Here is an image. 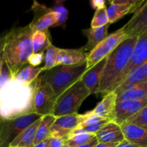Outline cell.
I'll return each mask as SVG.
<instances>
[{"instance_id": "cell-12", "label": "cell", "mask_w": 147, "mask_h": 147, "mask_svg": "<svg viewBox=\"0 0 147 147\" xmlns=\"http://www.w3.org/2000/svg\"><path fill=\"white\" fill-rule=\"evenodd\" d=\"M146 61H147V32L143 33L138 36L137 41L134 48L130 61L121 76L116 88L123 83L126 77L135 68L144 63Z\"/></svg>"}, {"instance_id": "cell-2", "label": "cell", "mask_w": 147, "mask_h": 147, "mask_svg": "<svg viewBox=\"0 0 147 147\" xmlns=\"http://www.w3.org/2000/svg\"><path fill=\"white\" fill-rule=\"evenodd\" d=\"M32 35L29 24L12 29L6 34L2 56L11 78L27 64L29 57L32 54Z\"/></svg>"}, {"instance_id": "cell-17", "label": "cell", "mask_w": 147, "mask_h": 147, "mask_svg": "<svg viewBox=\"0 0 147 147\" xmlns=\"http://www.w3.org/2000/svg\"><path fill=\"white\" fill-rule=\"evenodd\" d=\"M120 126L125 140L137 146L147 147V131L127 122H124Z\"/></svg>"}, {"instance_id": "cell-3", "label": "cell", "mask_w": 147, "mask_h": 147, "mask_svg": "<svg viewBox=\"0 0 147 147\" xmlns=\"http://www.w3.org/2000/svg\"><path fill=\"white\" fill-rule=\"evenodd\" d=\"M138 36L128 37L107 56L100 77L98 94L105 96L114 91L133 53Z\"/></svg>"}, {"instance_id": "cell-13", "label": "cell", "mask_w": 147, "mask_h": 147, "mask_svg": "<svg viewBox=\"0 0 147 147\" xmlns=\"http://www.w3.org/2000/svg\"><path fill=\"white\" fill-rule=\"evenodd\" d=\"M146 105L147 98L117 102L112 118V121L121 126L128 119L140 111Z\"/></svg>"}, {"instance_id": "cell-24", "label": "cell", "mask_w": 147, "mask_h": 147, "mask_svg": "<svg viewBox=\"0 0 147 147\" xmlns=\"http://www.w3.org/2000/svg\"><path fill=\"white\" fill-rule=\"evenodd\" d=\"M50 45H52L51 36L49 30L36 31L32 32V46L33 53H45Z\"/></svg>"}, {"instance_id": "cell-18", "label": "cell", "mask_w": 147, "mask_h": 147, "mask_svg": "<svg viewBox=\"0 0 147 147\" xmlns=\"http://www.w3.org/2000/svg\"><path fill=\"white\" fill-rule=\"evenodd\" d=\"M88 53L80 49H61L60 48L56 60L57 65H74L82 64L87 61Z\"/></svg>"}, {"instance_id": "cell-40", "label": "cell", "mask_w": 147, "mask_h": 147, "mask_svg": "<svg viewBox=\"0 0 147 147\" xmlns=\"http://www.w3.org/2000/svg\"><path fill=\"white\" fill-rule=\"evenodd\" d=\"M3 65H4V60H3V56H2V53L0 54V76H1V70H2V67Z\"/></svg>"}, {"instance_id": "cell-9", "label": "cell", "mask_w": 147, "mask_h": 147, "mask_svg": "<svg viewBox=\"0 0 147 147\" xmlns=\"http://www.w3.org/2000/svg\"><path fill=\"white\" fill-rule=\"evenodd\" d=\"M93 115L92 111L84 114H72L56 118L54 123L50 128L49 138L68 139L69 135L80 123L86 121Z\"/></svg>"}, {"instance_id": "cell-19", "label": "cell", "mask_w": 147, "mask_h": 147, "mask_svg": "<svg viewBox=\"0 0 147 147\" xmlns=\"http://www.w3.org/2000/svg\"><path fill=\"white\" fill-rule=\"evenodd\" d=\"M147 82V61L135 68L123 83L114 90L116 95L126 91L135 86Z\"/></svg>"}, {"instance_id": "cell-32", "label": "cell", "mask_w": 147, "mask_h": 147, "mask_svg": "<svg viewBox=\"0 0 147 147\" xmlns=\"http://www.w3.org/2000/svg\"><path fill=\"white\" fill-rule=\"evenodd\" d=\"M43 61H44V53H32V54L29 57L27 60V64L34 66V67H37L41 65Z\"/></svg>"}, {"instance_id": "cell-39", "label": "cell", "mask_w": 147, "mask_h": 147, "mask_svg": "<svg viewBox=\"0 0 147 147\" xmlns=\"http://www.w3.org/2000/svg\"><path fill=\"white\" fill-rule=\"evenodd\" d=\"M34 147H49L48 145V139H45V140L42 141V142H40V143L37 144L34 146Z\"/></svg>"}, {"instance_id": "cell-23", "label": "cell", "mask_w": 147, "mask_h": 147, "mask_svg": "<svg viewBox=\"0 0 147 147\" xmlns=\"http://www.w3.org/2000/svg\"><path fill=\"white\" fill-rule=\"evenodd\" d=\"M43 72L42 67H34L29 64L23 66L12 79L24 85L32 84Z\"/></svg>"}, {"instance_id": "cell-37", "label": "cell", "mask_w": 147, "mask_h": 147, "mask_svg": "<svg viewBox=\"0 0 147 147\" xmlns=\"http://www.w3.org/2000/svg\"><path fill=\"white\" fill-rule=\"evenodd\" d=\"M119 144H104V143H98L94 147H116Z\"/></svg>"}, {"instance_id": "cell-1", "label": "cell", "mask_w": 147, "mask_h": 147, "mask_svg": "<svg viewBox=\"0 0 147 147\" xmlns=\"http://www.w3.org/2000/svg\"><path fill=\"white\" fill-rule=\"evenodd\" d=\"M36 84L37 79L27 86L11 78L0 86V119H11L33 113Z\"/></svg>"}, {"instance_id": "cell-25", "label": "cell", "mask_w": 147, "mask_h": 147, "mask_svg": "<svg viewBox=\"0 0 147 147\" xmlns=\"http://www.w3.org/2000/svg\"><path fill=\"white\" fill-rule=\"evenodd\" d=\"M147 98V82L140 83L126 91L116 95V103L127 100Z\"/></svg>"}, {"instance_id": "cell-30", "label": "cell", "mask_w": 147, "mask_h": 147, "mask_svg": "<svg viewBox=\"0 0 147 147\" xmlns=\"http://www.w3.org/2000/svg\"><path fill=\"white\" fill-rule=\"evenodd\" d=\"M106 9H107V7L96 10V12L93 15L91 23H90V27L96 28V27H103L109 24Z\"/></svg>"}, {"instance_id": "cell-36", "label": "cell", "mask_w": 147, "mask_h": 147, "mask_svg": "<svg viewBox=\"0 0 147 147\" xmlns=\"http://www.w3.org/2000/svg\"><path fill=\"white\" fill-rule=\"evenodd\" d=\"M116 147H139V146H136V145L133 144H131L130 142H127V141L124 139L123 142L119 143Z\"/></svg>"}, {"instance_id": "cell-11", "label": "cell", "mask_w": 147, "mask_h": 147, "mask_svg": "<svg viewBox=\"0 0 147 147\" xmlns=\"http://www.w3.org/2000/svg\"><path fill=\"white\" fill-rule=\"evenodd\" d=\"M145 0H113L106 9L109 24H113L124 16L135 13Z\"/></svg>"}, {"instance_id": "cell-34", "label": "cell", "mask_w": 147, "mask_h": 147, "mask_svg": "<svg viewBox=\"0 0 147 147\" xmlns=\"http://www.w3.org/2000/svg\"><path fill=\"white\" fill-rule=\"evenodd\" d=\"M90 4L92 8L96 10L106 7V1H103V0H93V1H90Z\"/></svg>"}, {"instance_id": "cell-15", "label": "cell", "mask_w": 147, "mask_h": 147, "mask_svg": "<svg viewBox=\"0 0 147 147\" xmlns=\"http://www.w3.org/2000/svg\"><path fill=\"white\" fill-rule=\"evenodd\" d=\"M106 58L107 57L100 60L94 66L88 69L80 78V80L87 88L90 95L98 94L101 73L106 64Z\"/></svg>"}, {"instance_id": "cell-4", "label": "cell", "mask_w": 147, "mask_h": 147, "mask_svg": "<svg viewBox=\"0 0 147 147\" xmlns=\"http://www.w3.org/2000/svg\"><path fill=\"white\" fill-rule=\"evenodd\" d=\"M86 70V63L74 65H57L47 70L41 77L43 81L50 86L58 98L66 90L80 80Z\"/></svg>"}, {"instance_id": "cell-38", "label": "cell", "mask_w": 147, "mask_h": 147, "mask_svg": "<svg viewBox=\"0 0 147 147\" xmlns=\"http://www.w3.org/2000/svg\"><path fill=\"white\" fill-rule=\"evenodd\" d=\"M5 36H6V34H1V35H0V54L2 53L4 42H5Z\"/></svg>"}, {"instance_id": "cell-42", "label": "cell", "mask_w": 147, "mask_h": 147, "mask_svg": "<svg viewBox=\"0 0 147 147\" xmlns=\"http://www.w3.org/2000/svg\"></svg>"}, {"instance_id": "cell-21", "label": "cell", "mask_w": 147, "mask_h": 147, "mask_svg": "<svg viewBox=\"0 0 147 147\" xmlns=\"http://www.w3.org/2000/svg\"><path fill=\"white\" fill-rule=\"evenodd\" d=\"M116 105V94L114 91L110 92L104 96L103 100L92 111L93 115L112 121L115 107Z\"/></svg>"}, {"instance_id": "cell-41", "label": "cell", "mask_w": 147, "mask_h": 147, "mask_svg": "<svg viewBox=\"0 0 147 147\" xmlns=\"http://www.w3.org/2000/svg\"><path fill=\"white\" fill-rule=\"evenodd\" d=\"M61 147H68V146H67V144H65H65H63V146H62Z\"/></svg>"}, {"instance_id": "cell-14", "label": "cell", "mask_w": 147, "mask_h": 147, "mask_svg": "<svg viewBox=\"0 0 147 147\" xmlns=\"http://www.w3.org/2000/svg\"><path fill=\"white\" fill-rule=\"evenodd\" d=\"M121 28L128 37L139 36L147 32V1L144 2L131 20Z\"/></svg>"}, {"instance_id": "cell-6", "label": "cell", "mask_w": 147, "mask_h": 147, "mask_svg": "<svg viewBox=\"0 0 147 147\" xmlns=\"http://www.w3.org/2000/svg\"><path fill=\"white\" fill-rule=\"evenodd\" d=\"M42 117L33 112L14 119H0V147H9L22 131Z\"/></svg>"}, {"instance_id": "cell-7", "label": "cell", "mask_w": 147, "mask_h": 147, "mask_svg": "<svg viewBox=\"0 0 147 147\" xmlns=\"http://www.w3.org/2000/svg\"><path fill=\"white\" fill-rule=\"evenodd\" d=\"M57 97L50 86L43 81L41 76L37 78L33 96V110L42 116L52 115Z\"/></svg>"}, {"instance_id": "cell-16", "label": "cell", "mask_w": 147, "mask_h": 147, "mask_svg": "<svg viewBox=\"0 0 147 147\" xmlns=\"http://www.w3.org/2000/svg\"><path fill=\"white\" fill-rule=\"evenodd\" d=\"M98 143L119 144L124 140L121 128L117 123L110 121L105 124L96 134Z\"/></svg>"}, {"instance_id": "cell-10", "label": "cell", "mask_w": 147, "mask_h": 147, "mask_svg": "<svg viewBox=\"0 0 147 147\" xmlns=\"http://www.w3.org/2000/svg\"><path fill=\"white\" fill-rule=\"evenodd\" d=\"M33 19L29 24L32 32L45 31L53 27L57 20V14L52 8L34 1L31 7Z\"/></svg>"}, {"instance_id": "cell-31", "label": "cell", "mask_w": 147, "mask_h": 147, "mask_svg": "<svg viewBox=\"0 0 147 147\" xmlns=\"http://www.w3.org/2000/svg\"><path fill=\"white\" fill-rule=\"evenodd\" d=\"M126 122L140 126L147 131V105L136 114L128 119Z\"/></svg>"}, {"instance_id": "cell-8", "label": "cell", "mask_w": 147, "mask_h": 147, "mask_svg": "<svg viewBox=\"0 0 147 147\" xmlns=\"http://www.w3.org/2000/svg\"><path fill=\"white\" fill-rule=\"evenodd\" d=\"M127 38V35L125 34L122 28L108 35V37L99 43L92 51L88 53L86 61L87 70L107 57Z\"/></svg>"}, {"instance_id": "cell-20", "label": "cell", "mask_w": 147, "mask_h": 147, "mask_svg": "<svg viewBox=\"0 0 147 147\" xmlns=\"http://www.w3.org/2000/svg\"><path fill=\"white\" fill-rule=\"evenodd\" d=\"M110 24L103 26L100 27H96V28H90L85 29L83 31V34L87 37V43L83 47H81L82 50L84 52L87 53L93 50L104 39L108 37V31H109Z\"/></svg>"}, {"instance_id": "cell-29", "label": "cell", "mask_w": 147, "mask_h": 147, "mask_svg": "<svg viewBox=\"0 0 147 147\" xmlns=\"http://www.w3.org/2000/svg\"><path fill=\"white\" fill-rule=\"evenodd\" d=\"M95 137L96 135L91 134H78L69 137L66 140L65 144L68 147H78L90 142Z\"/></svg>"}, {"instance_id": "cell-27", "label": "cell", "mask_w": 147, "mask_h": 147, "mask_svg": "<svg viewBox=\"0 0 147 147\" xmlns=\"http://www.w3.org/2000/svg\"><path fill=\"white\" fill-rule=\"evenodd\" d=\"M60 48L50 45L48 48L44 53V66L42 67L43 71H47L56 66V60Z\"/></svg>"}, {"instance_id": "cell-33", "label": "cell", "mask_w": 147, "mask_h": 147, "mask_svg": "<svg viewBox=\"0 0 147 147\" xmlns=\"http://www.w3.org/2000/svg\"><path fill=\"white\" fill-rule=\"evenodd\" d=\"M66 139L63 138H48L49 147H61L65 143Z\"/></svg>"}, {"instance_id": "cell-5", "label": "cell", "mask_w": 147, "mask_h": 147, "mask_svg": "<svg viewBox=\"0 0 147 147\" xmlns=\"http://www.w3.org/2000/svg\"><path fill=\"white\" fill-rule=\"evenodd\" d=\"M90 95L87 88L79 80L57 98L52 115L58 118L77 114L82 103Z\"/></svg>"}, {"instance_id": "cell-26", "label": "cell", "mask_w": 147, "mask_h": 147, "mask_svg": "<svg viewBox=\"0 0 147 147\" xmlns=\"http://www.w3.org/2000/svg\"><path fill=\"white\" fill-rule=\"evenodd\" d=\"M56 118L53 115H47L41 118V121L36 131L34 146L49 138L50 128L54 123Z\"/></svg>"}, {"instance_id": "cell-35", "label": "cell", "mask_w": 147, "mask_h": 147, "mask_svg": "<svg viewBox=\"0 0 147 147\" xmlns=\"http://www.w3.org/2000/svg\"><path fill=\"white\" fill-rule=\"evenodd\" d=\"M98 144V139L96 136L94 139H93L92 140H90V142H87V143H86V144H83L80 145V146H79L78 147H94L96 144Z\"/></svg>"}, {"instance_id": "cell-22", "label": "cell", "mask_w": 147, "mask_h": 147, "mask_svg": "<svg viewBox=\"0 0 147 147\" xmlns=\"http://www.w3.org/2000/svg\"><path fill=\"white\" fill-rule=\"evenodd\" d=\"M41 119H38L26 128L9 144V147H34L36 131Z\"/></svg>"}, {"instance_id": "cell-28", "label": "cell", "mask_w": 147, "mask_h": 147, "mask_svg": "<svg viewBox=\"0 0 147 147\" xmlns=\"http://www.w3.org/2000/svg\"><path fill=\"white\" fill-rule=\"evenodd\" d=\"M52 9L57 14V22L53 26V27H61L65 30L66 27V22L68 19V10L63 5L62 1H56L55 5Z\"/></svg>"}]
</instances>
